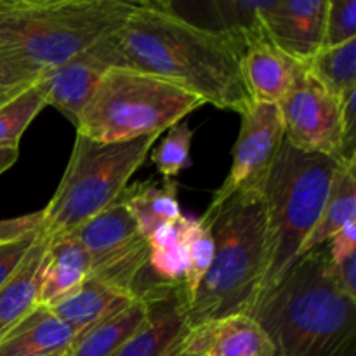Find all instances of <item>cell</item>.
Instances as JSON below:
<instances>
[{
	"label": "cell",
	"mask_w": 356,
	"mask_h": 356,
	"mask_svg": "<svg viewBox=\"0 0 356 356\" xmlns=\"http://www.w3.org/2000/svg\"><path fill=\"white\" fill-rule=\"evenodd\" d=\"M117 35L127 68L159 76L221 110L242 115L254 104L240 66L243 45L188 23L169 2H138Z\"/></svg>",
	"instance_id": "obj_1"
},
{
	"label": "cell",
	"mask_w": 356,
	"mask_h": 356,
	"mask_svg": "<svg viewBox=\"0 0 356 356\" xmlns=\"http://www.w3.org/2000/svg\"><path fill=\"white\" fill-rule=\"evenodd\" d=\"M250 316L270 337L273 356H356V299L334 282L325 245L259 294Z\"/></svg>",
	"instance_id": "obj_2"
},
{
	"label": "cell",
	"mask_w": 356,
	"mask_h": 356,
	"mask_svg": "<svg viewBox=\"0 0 356 356\" xmlns=\"http://www.w3.org/2000/svg\"><path fill=\"white\" fill-rule=\"evenodd\" d=\"M207 212L214 214V259L186 306L191 329L235 313L250 315L266 271L263 188L238 191Z\"/></svg>",
	"instance_id": "obj_3"
},
{
	"label": "cell",
	"mask_w": 356,
	"mask_h": 356,
	"mask_svg": "<svg viewBox=\"0 0 356 356\" xmlns=\"http://www.w3.org/2000/svg\"><path fill=\"white\" fill-rule=\"evenodd\" d=\"M136 6L134 0H0V52L42 73L117 31Z\"/></svg>",
	"instance_id": "obj_4"
},
{
	"label": "cell",
	"mask_w": 356,
	"mask_h": 356,
	"mask_svg": "<svg viewBox=\"0 0 356 356\" xmlns=\"http://www.w3.org/2000/svg\"><path fill=\"white\" fill-rule=\"evenodd\" d=\"M343 160L302 152L284 139L263 188L266 209V271L261 292L280 284L318 222Z\"/></svg>",
	"instance_id": "obj_5"
},
{
	"label": "cell",
	"mask_w": 356,
	"mask_h": 356,
	"mask_svg": "<svg viewBox=\"0 0 356 356\" xmlns=\"http://www.w3.org/2000/svg\"><path fill=\"white\" fill-rule=\"evenodd\" d=\"M204 104L195 94L159 76L134 68H110L75 129L97 143H125L162 134Z\"/></svg>",
	"instance_id": "obj_6"
},
{
	"label": "cell",
	"mask_w": 356,
	"mask_h": 356,
	"mask_svg": "<svg viewBox=\"0 0 356 356\" xmlns=\"http://www.w3.org/2000/svg\"><path fill=\"white\" fill-rule=\"evenodd\" d=\"M162 134L125 143H97L76 134L68 167L42 221L45 236L63 235L106 211L120 198Z\"/></svg>",
	"instance_id": "obj_7"
},
{
	"label": "cell",
	"mask_w": 356,
	"mask_h": 356,
	"mask_svg": "<svg viewBox=\"0 0 356 356\" xmlns=\"http://www.w3.org/2000/svg\"><path fill=\"white\" fill-rule=\"evenodd\" d=\"M68 235L86 252L89 278L131 296L149 282L143 278L149 270L148 240L118 200Z\"/></svg>",
	"instance_id": "obj_8"
},
{
	"label": "cell",
	"mask_w": 356,
	"mask_h": 356,
	"mask_svg": "<svg viewBox=\"0 0 356 356\" xmlns=\"http://www.w3.org/2000/svg\"><path fill=\"white\" fill-rule=\"evenodd\" d=\"M278 108L284 122V139L289 145L302 152L322 153L343 160L341 101L323 89L306 72V66L287 96L278 103Z\"/></svg>",
	"instance_id": "obj_9"
},
{
	"label": "cell",
	"mask_w": 356,
	"mask_h": 356,
	"mask_svg": "<svg viewBox=\"0 0 356 356\" xmlns=\"http://www.w3.org/2000/svg\"><path fill=\"white\" fill-rule=\"evenodd\" d=\"M240 117L242 124L233 148L232 167L225 183L212 197L209 211L218 209L238 191L264 188L284 143V122L278 104L254 103Z\"/></svg>",
	"instance_id": "obj_10"
},
{
	"label": "cell",
	"mask_w": 356,
	"mask_h": 356,
	"mask_svg": "<svg viewBox=\"0 0 356 356\" xmlns=\"http://www.w3.org/2000/svg\"><path fill=\"white\" fill-rule=\"evenodd\" d=\"M118 30L63 65L45 70L38 76V82L45 90V103L61 111L73 125L108 70L127 68L118 42Z\"/></svg>",
	"instance_id": "obj_11"
},
{
	"label": "cell",
	"mask_w": 356,
	"mask_h": 356,
	"mask_svg": "<svg viewBox=\"0 0 356 356\" xmlns=\"http://www.w3.org/2000/svg\"><path fill=\"white\" fill-rule=\"evenodd\" d=\"M139 292L148 305L146 318L115 356H174L193 334L186 318L183 284L153 278Z\"/></svg>",
	"instance_id": "obj_12"
},
{
	"label": "cell",
	"mask_w": 356,
	"mask_h": 356,
	"mask_svg": "<svg viewBox=\"0 0 356 356\" xmlns=\"http://www.w3.org/2000/svg\"><path fill=\"white\" fill-rule=\"evenodd\" d=\"M327 3L329 0H270L261 16L264 35L306 66L322 49Z\"/></svg>",
	"instance_id": "obj_13"
},
{
	"label": "cell",
	"mask_w": 356,
	"mask_h": 356,
	"mask_svg": "<svg viewBox=\"0 0 356 356\" xmlns=\"http://www.w3.org/2000/svg\"><path fill=\"white\" fill-rule=\"evenodd\" d=\"M240 66L254 103L270 104L280 103L305 72V65L280 51L264 31L247 38Z\"/></svg>",
	"instance_id": "obj_14"
},
{
	"label": "cell",
	"mask_w": 356,
	"mask_h": 356,
	"mask_svg": "<svg viewBox=\"0 0 356 356\" xmlns=\"http://www.w3.org/2000/svg\"><path fill=\"white\" fill-rule=\"evenodd\" d=\"M76 332L49 306L38 305L0 339V356L68 353Z\"/></svg>",
	"instance_id": "obj_15"
},
{
	"label": "cell",
	"mask_w": 356,
	"mask_h": 356,
	"mask_svg": "<svg viewBox=\"0 0 356 356\" xmlns=\"http://www.w3.org/2000/svg\"><path fill=\"white\" fill-rule=\"evenodd\" d=\"M47 247L49 236H45L40 228L38 236L31 243L19 266L0 287V339L35 306L40 305L42 275Z\"/></svg>",
	"instance_id": "obj_16"
},
{
	"label": "cell",
	"mask_w": 356,
	"mask_h": 356,
	"mask_svg": "<svg viewBox=\"0 0 356 356\" xmlns=\"http://www.w3.org/2000/svg\"><path fill=\"white\" fill-rule=\"evenodd\" d=\"M136 298L138 296L124 294V292L115 291V289L87 277L79 287L52 302L49 308L63 322L68 323L79 336L83 330L90 329L96 323L103 322L124 309Z\"/></svg>",
	"instance_id": "obj_17"
},
{
	"label": "cell",
	"mask_w": 356,
	"mask_h": 356,
	"mask_svg": "<svg viewBox=\"0 0 356 356\" xmlns=\"http://www.w3.org/2000/svg\"><path fill=\"white\" fill-rule=\"evenodd\" d=\"M207 356H273L275 350L263 327L247 313L222 316L200 327Z\"/></svg>",
	"instance_id": "obj_18"
},
{
	"label": "cell",
	"mask_w": 356,
	"mask_h": 356,
	"mask_svg": "<svg viewBox=\"0 0 356 356\" xmlns=\"http://www.w3.org/2000/svg\"><path fill=\"white\" fill-rule=\"evenodd\" d=\"M89 275V261L86 252L68 233L49 238L42 275L40 305L51 306L63 296L79 287Z\"/></svg>",
	"instance_id": "obj_19"
},
{
	"label": "cell",
	"mask_w": 356,
	"mask_h": 356,
	"mask_svg": "<svg viewBox=\"0 0 356 356\" xmlns=\"http://www.w3.org/2000/svg\"><path fill=\"white\" fill-rule=\"evenodd\" d=\"M118 202L127 209L146 240L160 226L177 221L183 216L177 200V183L172 179H163L160 186L153 179L129 184Z\"/></svg>",
	"instance_id": "obj_20"
},
{
	"label": "cell",
	"mask_w": 356,
	"mask_h": 356,
	"mask_svg": "<svg viewBox=\"0 0 356 356\" xmlns=\"http://www.w3.org/2000/svg\"><path fill=\"white\" fill-rule=\"evenodd\" d=\"M146 312V298L139 292L124 309L79 334L68 356H115L145 322Z\"/></svg>",
	"instance_id": "obj_21"
},
{
	"label": "cell",
	"mask_w": 356,
	"mask_h": 356,
	"mask_svg": "<svg viewBox=\"0 0 356 356\" xmlns=\"http://www.w3.org/2000/svg\"><path fill=\"white\" fill-rule=\"evenodd\" d=\"M353 221H356V160L343 162L337 170L322 216L299 249L298 259L325 245L334 235Z\"/></svg>",
	"instance_id": "obj_22"
},
{
	"label": "cell",
	"mask_w": 356,
	"mask_h": 356,
	"mask_svg": "<svg viewBox=\"0 0 356 356\" xmlns=\"http://www.w3.org/2000/svg\"><path fill=\"white\" fill-rule=\"evenodd\" d=\"M306 72L341 101L350 90L356 89V38L320 49L306 65Z\"/></svg>",
	"instance_id": "obj_23"
},
{
	"label": "cell",
	"mask_w": 356,
	"mask_h": 356,
	"mask_svg": "<svg viewBox=\"0 0 356 356\" xmlns=\"http://www.w3.org/2000/svg\"><path fill=\"white\" fill-rule=\"evenodd\" d=\"M188 268L183 280L186 306L197 294L202 280L214 259V214L205 211L202 218H191L186 235Z\"/></svg>",
	"instance_id": "obj_24"
},
{
	"label": "cell",
	"mask_w": 356,
	"mask_h": 356,
	"mask_svg": "<svg viewBox=\"0 0 356 356\" xmlns=\"http://www.w3.org/2000/svg\"><path fill=\"white\" fill-rule=\"evenodd\" d=\"M45 106V90L38 80L16 97L0 104V149L19 148L21 136Z\"/></svg>",
	"instance_id": "obj_25"
},
{
	"label": "cell",
	"mask_w": 356,
	"mask_h": 356,
	"mask_svg": "<svg viewBox=\"0 0 356 356\" xmlns=\"http://www.w3.org/2000/svg\"><path fill=\"white\" fill-rule=\"evenodd\" d=\"M191 138L193 132L186 124L172 125L156 148H152V162L165 179H172L191 165Z\"/></svg>",
	"instance_id": "obj_26"
},
{
	"label": "cell",
	"mask_w": 356,
	"mask_h": 356,
	"mask_svg": "<svg viewBox=\"0 0 356 356\" xmlns=\"http://www.w3.org/2000/svg\"><path fill=\"white\" fill-rule=\"evenodd\" d=\"M353 38H356V0H329L322 49L346 44Z\"/></svg>",
	"instance_id": "obj_27"
},
{
	"label": "cell",
	"mask_w": 356,
	"mask_h": 356,
	"mask_svg": "<svg viewBox=\"0 0 356 356\" xmlns=\"http://www.w3.org/2000/svg\"><path fill=\"white\" fill-rule=\"evenodd\" d=\"M40 73L0 52V103H7L38 80Z\"/></svg>",
	"instance_id": "obj_28"
},
{
	"label": "cell",
	"mask_w": 356,
	"mask_h": 356,
	"mask_svg": "<svg viewBox=\"0 0 356 356\" xmlns=\"http://www.w3.org/2000/svg\"><path fill=\"white\" fill-rule=\"evenodd\" d=\"M42 221H44V211L31 212L19 218L2 219L0 221V247L21 242L35 235L42 228Z\"/></svg>",
	"instance_id": "obj_29"
},
{
	"label": "cell",
	"mask_w": 356,
	"mask_h": 356,
	"mask_svg": "<svg viewBox=\"0 0 356 356\" xmlns=\"http://www.w3.org/2000/svg\"><path fill=\"white\" fill-rule=\"evenodd\" d=\"M38 232H40V229H38ZM38 232L35 233V235L28 236V238L21 240V242L0 247V287L6 284L7 278H9L10 275L16 271V268L19 266V263L23 261V257L26 256L31 243H33L35 238L38 236Z\"/></svg>",
	"instance_id": "obj_30"
},
{
	"label": "cell",
	"mask_w": 356,
	"mask_h": 356,
	"mask_svg": "<svg viewBox=\"0 0 356 356\" xmlns=\"http://www.w3.org/2000/svg\"><path fill=\"white\" fill-rule=\"evenodd\" d=\"M327 243H329L327 252H329V259L332 264H339L341 261L356 252V221L344 226Z\"/></svg>",
	"instance_id": "obj_31"
},
{
	"label": "cell",
	"mask_w": 356,
	"mask_h": 356,
	"mask_svg": "<svg viewBox=\"0 0 356 356\" xmlns=\"http://www.w3.org/2000/svg\"><path fill=\"white\" fill-rule=\"evenodd\" d=\"M174 356H207L204 351V346H202V337L200 330L193 329V334H191L190 341L181 348Z\"/></svg>",
	"instance_id": "obj_32"
},
{
	"label": "cell",
	"mask_w": 356,
	"mask_h": 356,
	"mask_svg": "<svg viewBox=\"0 0 356 356\" xmlns=\"http://www.w3.org/2000/svg\"><path fill=\"white\" fill-rule=\"evenodd\" d=\"M19 156V148H2L0 149V174L9 170L16 163Z\"/></svg>",
	"instance_id": "obj_33"
},
{
	"label": "cell",
	"mask_w": 356,
	"mask_h": 356,
	"mask_svg": "<svg viewBox=\"0 0 356 356\" xmlns=\"http://www.w3.org/2000/svg\"><path fill=\"white\" fill-rule=\"evenodd\" d=\"M42 356H68V353H61V355H42Z\"/></svg>",
	"instance_id": "obj_34"
},
{
	"label": "cell",
	"mask_w": 356,
	"mask_h": 356,
	"mask_svg": "<svg viewBox=\"0 0 356 356\" xmlns=\"http://www.w3.org/2000/svg\"><path fill=\"white\" fill-rule=\"evenodd\" d=\"M0 104H3V103H0Z\"/></svg>",
	"instance_id": "obj_35"
}]
</instances>
